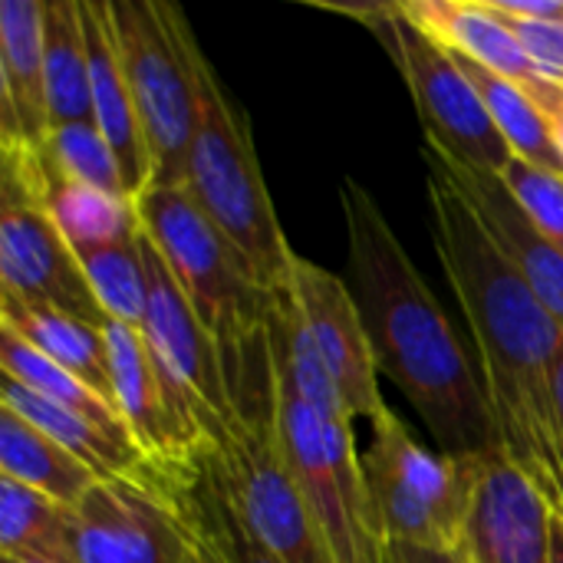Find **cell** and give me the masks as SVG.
Masks as SVG:
<instances>
[{
  "mask_svg": "<svg viewBox=\"0 0 563 563\" xmlns=\"http://www.w3.org/2000/svg\"><path fill=\"white\" fill-rule=\"evenodd\" d=\"M429 205L442 271L478 346L501 452L563 515V445L554 409L563 327L439 168H429Z\"/></svg>",
  "mask_w": 563,
  "mask_h": 563,
  "instance_id": "cell-1",
  "label": "cell"
},
{
  "mask_svg": "<svg viewBox=\"0 0 563 563\" xmlns=\"http://www.w3.org/2000/svg\"><path fill=\"white\" fill-rule=\"evenodd\" d=\"M340 201L350 290L379 373L409 399L445 455L498 452V422L482 376L376 198L356 178H343Z\"/></svg>",
  "mask_w": 563,
  "mask_h": 563,
  "instance_id": "cell-2",
  "label": "cell"
},
{
  "mask_svg": "<svg viewBox=\"0 0 563 563\" xmlns=\"http://www.w3.org/2000/svg\"><path fill=\"white\" fill-rule=\"evenodd\" d=\"M145 238L168 264L175 284L218 343L228 389L267 363V320L274 297L257 280L247 257L214 228L185 185L148 188L135 201Z\"/></svg>",
  "mask_w": 563,
  "mask_h": 563,
  "instance_id": "cell-3",
  "label": "cell"
},
{
  "mask_svg": "<svg viewBox=\"0 0 563 563\" xmlns=\"http://www.w3.org/2000/svg\"><path fill=\"white\" fill-rule=\"evenodd\" d=\"M185 188L214 228L247 257L264 290L280 297L290 287L297 254L267 195L247 112L224 92L208 56L198 63V122Z\"/></svg>",
  "mask_w": 563,
  "mask_h": 563,
  "instance_id": "cell-4",
  "label": "cell"
},
{
  "mask_svg": "<svg viewBox=\"0 0 563 563\" xmlns=\"http://www.w3.org/2000/svg\"><path fill=\"white\" fill-rule=\"evenodd\" d=\"M109 16L152 158V188L185 185L205 53L175 3L109 0Z\"/></svg>",
  "mask_w": 563,
  "mask_h": 563,
  "instance_id": "cell-5",
  "label": "cell"
},
{
  "mask_svg": "<svg viewBox=\"0 0 563 563\" xmlns=\"http://www.w3.org/2000/svg\"><path fill=\"white\" fill-rule=\"evenodd\" d=\"M271 379L284 459L333 563H386L389 541L356 452L353 419L313 409L274 363Z\"/></svg>",
  "mask_w": 563,
  "mask_h": 563,
  "instance_id": "cell-6",
  "label": "cell"
},
{
  "mask_svg": "<svg viewBox=\"0 0 563 563\" xmlns=\"http://www.w3.org/2000/svg\"><path fill=\"white\" fill-rule=\"evenodd\" d=\"M369 495L386 541L426 551H459L468 505L478 482V455L426 449L386 406L373 419V442L363 452Z\"/></svg>",
  "mask_w": 563,
  "mask_h": 563,
  "instance_id": "cell-7",
  "label": "cell"
},
{
  "mask_svg": "<svg viewBox=\"0 0 563 563\" xmlns=\"http://www.w3.org/2000/svg\"><path fill=\"white\" fill-rule=\"evenodd\" d=\"M218 455L244 521L280 561L333 563L284 459L271 366L234 393V422Z\"/></svg>",
  "mask_w": 563,
  "mask_h": 563,
  "instance_id": "cell-8",
  "label": "cell"
},
{
  "mask_svg": "<svg viewBox=\"0 0 563 563\" xmlns=\"http://www.w3.org/2000/svg\"><path fill=\"white\" fill-rule=\"evenodd\" d=\"M353 13L376 30L402 69L426 129V142L462 168L501 175L515 155L452 49L422 30L399 3H369Z\"/></svg>",
  "mask_w": 563,
  "mask_h": 563,
  "instance_id": "cell-9",
  "label": "cell"
},
{
  "mask_svg": "<svg viewBox=\"0 0 563 563\" xmlns=\"http://www.w3.org/2000/svg\"><path fill=\"white\" fill-rule=\"evenodd\" d=\"M0 290L109 327L82 264L56 228L33 145L0 142Z\"/></svg>",
  "mask_w": 563,
  "mask_h": 563,
  "instance_id": "cell-10",
  "label": "cell"
},
{
  "mask_svg": "<svg viewBox=\"0 0 563 563\" xmlns=\"http://www.w3.org/2000/svg\"><path fill=\"white\" fill-rule=\"evenodd\" d=\"M66 521L76 563H191L181 518L148 459L96 482Z\"/></svg>",
  "mask_w": 563,
  "mask_h": 563,
  "instance_id": "cell-11",
  "label": "cell"
},
{
  "mask_svg": "<svg viewBox=\"0 0 563 563\" xmlns=\"http://www.w3.org/2000/svg\"><path fill=\"white\" fill-rule=\"evenodd\" d=\"M145 277H148V303L142 333L145 343L162 366V373L175 383L195 419L201 422L205 435L221 445L231 422H234V399L228 389L224 363L218 343L198 320L195 307L175 284L168 264L145 238Z\"/></svg>",
  "mask_w": 563,
  "mask_h": 563,
  "instance_id": "cell-12",
  "label": "cell"
},
{
  "mask_svg": "<svg viewBox=\"0 0 563 563\" xmlns=\"http://www.w3.org/2000/svg\"><path fill=\"white\" fill-rule=\"evenodd\" d=\"M290 297L313 336V346L353 419H376L386 402L379 396V366L369 346L353 290L307 257H294Z\"/></svg>",
  "mask_w": 563,
  "mask_h": 563,
  "instance_id": "cell-13",
  "label": "cell"
},
{
  "mask_svg": "<svg viewBox=\"0 0 563 563\" xmlns=\"http://www.w3.org/2000/svg\"><path fill=\"white\" fill-rule=\"evenodd\" d=\"M554 515L548 495L501 449L478 455L459 554L465 563H551Z\"/></svg>",
  "mask_w": 563,
  "mask_h": 563,
  "instance_id": "cell-14",
  "label": "cell"
},
{
  "mask_svg": "<svg viewBox=\"0 0 563 563\" xmlns=\"http://www.w3.org/2000/svg\"><path fill=\"white\" fill-rule=\"evenodd\" d=\"M106 343L115 409L145 459L175 462L195 455L205 445H214L175 383L155 363L139 327L109 320Z\"/></svg>",
  "mask_w": 563,
  "mask_h": 563,
  "instance_id": "cell-15",
  "label": "cell"
},
{
  "mask_svg": "<svg viewBox=\"0 0 563 563\" xmlns=\"http://www.w3.org/2000/svg\"><path fill=\"white\" fill-rule=\"evenodd\" d=\"M148 465L181 518L191 563H284L244 521L218 445L175 462L148 459Z\"/></svg>",
  "mask_w": 563,
  "mask_h": 563,
  "instance_id": "cell-16",
  "label": "cell"
},
{
  "mask_svg": "<svg viewBox=\"0 0 563 563\" xmlns=\"http://www.w3.org/2000/svg\"><path fill=\"white\" fill-rule=\"evenodd\" d=\"M426 158L429 168H439L459 188V195L468 201V208L475 211L495 247L511 261V267L528 280L538 300L563 327V251L554 241H548L544 231L528 218V211L508 191L505 178L492 172L462 168L429 142H426Z\"/></svg>",
  "mask_w": 563,
  "mask_h": 563,
  "instance_id": "cell-17",
  "label": "cell"
},
{
  "mask_svg": "<svg viewBox=\"0 0 563 563\" xmlns=\"http://www.w3.org/2000/svg\"><path fill=\"white\" fill-rule=\"evenodd\" d=\"M86 46H89V79H92V122L115 152L125 195L139 201L152 188V158L139 125L135 99L122 69V56L112 33L109 0H79Z\"/></svg>",
  "mask_w": 563,
  "mask_h": 563,
  "instance_id": "cell-18",
  "label": "cell"
},
{
  "mask_svg": "<svg viewBox=\"0 0 563 563\" xmlns=\"http://www.w3.org/2000/svg\"><path fill=\"white\" fill-rule=\"evenodd\" d=\"M49 135L43 0L0 3V142L40 148Z\"/></svg>",
  "mask_w": 563,
  "mask_h": 563,
  "instance_id": "cell-19",
  "label": "cell"
},
{
  "mask_svg": "<svg viewBox=\"0 0 563 563\" xmlns=\"http://www.w3.org/2000/svg\"><path fill=\"white\" fill-rule=\"evenodd\" d=\"M399 7L452 53L525 86L528 92L544 82L511 23L488 0H409Z\"/></svg>",
  "mask_w": 563,
  "mask_h": 563,
  "instance_id": "cell-20",
  "label": "cell"
},
{
  "mask_svg": "<svg viewBox=\"0 0 563 563\" xmlns=\"http://www.w3.org/2000/svg\"><path fill=\"white\" fill-rule=\"evenodd\" d=\"M0 327L16 333L23 343H30L36 353L53 360L59 369L82 379L96 396H102L115 409L106 327H92L56 307L20 300L7 290H0Z\"/></svg>",
  "mask_w": 563,
  "mask_h": 563,
  "instance_id": "cell-21",
  "label": "cell"
},
{
  "mask_svg": "<svg viewBox=\"0 0 563 563\" xmlns=\"http://www.w3.org/2000/svg\"><path fill=\"white\" fill-rule=\"evenodd\" d=\"M0 406L13 409L20 419H26L40 432H46L66 452H73L79 462H86L102 482L129 475L145 462L142 449L135 445V439L129 432L96 426L92 419H86L79 412H69V409L36 396L33 389L20 386L10 376H3V383H0Z\"/></svg>",
  "mask_w": 563,
  "mask_h": 563,
  "instance_id": "cell-22",
  "label": "cell"
},
{
  "mask_svg": "<svg viewBox=\"0 0 563 563\" xmlns=\"http://www.w3.org/2000/svg\"><path fill=\"white\" fill-rule=\"evenodd\" d=\"M0 475L46 495L63 511H73L96 482H102L86 462L53 442L46 432L0 406Z\"/></svg>",
  "mask_w": 563,
  "mask_h": 563,
  "instance_id": "cell-23",
  "label": "cell"
},
{
  "mask_svg": "<svg viewBox=\"0 0 563 563\" xmlns=\"http://www.w3.org/2000/svg\"><path fill=\"white\" fill-rule=\"evenodd\" d=\"M43 73L49 129L92 122L89 46L79 0H43Z\"/></svg>",
  "mask_w": 563,
  "mask_h": 563,
  "instance_id": "cell-24",
  "label": "cell"
},
{
  "mask_svg": "<svg viewBox=\"0 0 563 563\" xmlns=\"http://www.w3.org/2000/svg\"><path fill=\"white\" fill-rule=\"evenodd\" d=\"M40 168H43L46 208L76 254L89 251V247L135 241L142 234V221H139L132 198L69 181V178L49 172L43 162H40Z\"/></svg>",
  "mask_w": 563,
  "mask_h": 563,
  "instance_id": "cell-25",
  "label": "cell"
},
{
  "mask_svg": "<svg viewBox=\"0 0 563 563\" xmlns=\"http://www.w3.org/2000/svg\"><path fill=\"white\" fill-rule=\"evenodd\" d=\"M452 56L459 59V66L465 69V76L478 89V96H482L495 129L508 142L511 155L525 158V162H531V165H538L544 172L563 175L561 145L554 139L551 119L544 115L538 99L525 86H518V82H511V79H505V76L459 56V53H452Z\"/></svg>",
  "mask_w": 563,
  "mask_h": 563,
  "instance_id": "cell-26",
  "label": "cell"
},
{
  "mask_svg": "<svg viewBox=\"0 0 563 563\" xmlns=\"http://www.w3.org/2000/svg\"><path fill=\"white\" fill-rule=\"evenodd\" d=\"M69 511L46 495L0 475V558L36 563H76L69 544Z\"/></svg>",
  "mask_w": 563,
  "mask_h": 563,
  "instance_id": "cell-27",
  "label": "cell"
},
{
  "mask_svg": "<svg viewBox=\"0 0 563 563\" xmlns=\"http://www.w3.org/2000/svg\"><path fill=\"white\" fill-rule=\"evenodd\" d=\"M0 373L16 379L20 386L33 389L36 396H43V399H49V402H56V406H63L69 412H79V416L92 419L96 426L129 432L122 416L102 396H96L82 379L59 369L53 360H46L43 353H36L30 343H23L16 333H10L3 327H0Z\"/></svg>",
  "mask_w": 563,
  "mask_h": 563,
  "instance_id": "cell-28",
  "label": "cell"
},
{
  "mask_svg": "<svg viewBox=\"0 0 563 563\" xmlns=\"http://www.w3.org/2000/svg\"><path fill=\"white\" fill-rule=\"evenodd\" d=\"M82 274L112 323L142 327L148 303V277H145V231L135 241L89 247L76 254Z\"/></svg>",
  "mask_w": 563,
  "mask_h": 563,
  "instance_id": "cell-29",
  "label": "cell"
},
{
  "mask_svg": "<svg viewBox=\"0 0 563 563\" xmlns=\"http://www.w3.org/2000/svg\"><path fill=\"white\" fill-rule=\"evenodd\" d=\"M36 152L49 172H56L69 181H79V185H89L99 191H112V195H125L115 152L109 148V142L96 129V122L49 129L46 142Z\"/></svg>",
  "mask_w": 563,
  "mask_h": 563,
  "instance_id": "cell-30",
  "label": "cell"
},
{
  "mask_svg": "<svg viewBox=\"0 0 563 563\" xmlns=\"http://www.w3.org/2000/svg\"><path fill=\"white\" fill-rule=\"evenodd\" d=\"M501 178L544 238L563 251V175L544 172L525 158H511Z\"/></svg>",
  "mask_w": 563,
  "mask_h": 563,
  "instance_id": "cell-31",
  "label": "cell"
},
{
  "mask_svg": "<svg viewBox=\"0 0 563 563\" xmlns=\"http://www.w3.org/2000/svg\"><path fill=\"white\" fill-rule=\"evenodd\" d=\"M511 30L518 33L525 53L531 56L534 69L544 82L563 86V23H541V20H511Z\"/></svg>",
  "mask_w": 563,
  "mask_h": 563,
  "instance_id": "cell-32",
  "label": "cell"
},
{
  "mask_svg": "<svg viewBox=\"0 0 563 563\" xmlns=\"http://www.w3.org/2000/svg\"><path fill=\"white\" fill-rule=\"evenodd\" d=\"M501 16L511 20H541L563 23V0H488Z\"/></svg>",
  "mask_w": 563,
  "mask_h": 563,
  "instance_id": "cell-33",
  "label": "cell"
},
{
  "mask_svg": "<svg viewBox=\"0 0 563 563\" xmlns=\"http://www.w3.org/2000/svg\"><path fill=\"white\" fill-rule=\"evenodd\" d=\"M386 563H465L459 551H426L412 544H386Z\"/></svg>",
  "mask_w": 563,
  "mask_h": 563,
  "instance_id": "cell-34",
  "label": "cell"
},
{
  "mask_svg": "<svg viewBox=\"0 0 563 563\" xmlns=\"http://www.w3.org/2000/svg\"><path fill=\"white\" fill-rule=\"evenodd\" d=\"M531 96L538 99V106H541V109H544V115L551 119V129H554V139H558V145H561V155H563V86L541 82Z\"/></svg>",
  "mask_w": 563,
  "mask_h": 563,
  "instance_id": "cell-35",
  "label": "cell"
},
{
  "mask_svg": "<svg viewBox=\"0 0 563 563\" xmlns=\"http://www.w3.org/2000/svg\"><path fill=\"white\" fill-rule=\"evenodd\" d=\"M554 409H558V432H561L563 445V350L561 360H558V369H554Z\"/></svg>",
  "mask_w": 563,
  "mask_h": 563,
  "instance_id": "cell-36",
  "label": "cell"
},
{
  "mask_svg": "<svg viewBox=\"0 0 563 563\" xmlns=\"http://www.w3.org/2000/svg\"><path fill=\"white\" fill-rule=\"evenodd\" d=\"M551 563H563V515H554V531H551Z\"/></svg>",
  "mask_w": 563,
  "mask_h": 563,
  "instance_id": "cell-37",
  "label": "cell"
},
{
  "mask_svg": "<svg viewBox=\"0 0 563 563\" xmlns=\"http://www.w3.org/2000/svg\"><path fill=\"white\" fill-rule=\"evenodd\" d=\"M3 563H36V561H10V558H3Z\"/></svg>",
  "mask_w": 563,
  "mask_h": 563,
  "instance_id": "cell-38",
  "label": "cell"
}]
</instances>
